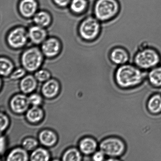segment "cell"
<instances>
[{
    "label": "cell",
    "mask_w": 161,
    "mask_h": 161,
    "mask_svg": "<svg viewBox=\"0 0 161 161\" xmlns=\"http://www.w3.org/2000/svg\"><path fill=\"white\" fill-rule=\"evenodd\" d=\"M97 147V142L91 137H86L81 140L79 143L80 150L83 154L90 155L96 152Z\"/></svg>",
    "instance_id": "5bb4252c"
},
{
    "label": "cell",
    "mask_w": 161,
    "mask_h": 161,
    "mask_svg": "<svg viewBox=\"0 0 161 161\" xmlns=\"http://www.w3.org/2000/svg\"><path fill=\"white\" fill-rule=\"evenodd\" d=\"M105 156V154L100 150L94 153L92 159L95 161H102L104 160Z\"/></svg>",
    "instance_id": "4dcf8cb0"
},
{
    "label": "cell",
    "mask_w": 161,
    "mask_h": 161,
    "mask_svg": "<svg viewBox=\"0 0 161 161\" xmlns=\"http://www.w3.org/2000/svg\"><path fill=\"white\" fill-rule=\"evenodd\" d=\"M109 57L113 64L119 66L127 63H132V56L129 50L121 46L113 47L110 50Z\"/></svg>",
    "instance_id": "52a82bcc"
},
{
    "label": "cell",
    "mask_w": 161,
    "mask_h": 161,
    "mask_svg": "<svg viewBox=\"0 0 161 161\" xmlns=\"http://www.w3.org/2000/svg\"><path fill=\"white\" fill-rule=\"evenodd\" d=\"M30 104L29 98L22 94L14 96L10 102L11 109L13 111L17 114L25 113L27 110Z\"/></svg>",
    "instance_id": "30bf717a"
},
{
    "label": "cell",
    "mask_w": 161,
    "mask_h": 161,
    "mask_svg": "<svg viewBox=\"0 0 161 161\" xmlns=\"http://www.w3.org/2000/svg\"><path fill=\"white\" fill-rule=\"evenodd\" d=\"M28 37V32L24 28L17 27L12 30L7 37L8 43L14 48H22L26 45Z\"/></svg>",
    "instance_id": "ba28073f"
},
{
    "label": "cell",
    "mask_w": 161,
    "mask_h": 161,
    "mask_svg": "<svg viewBox=\"0 0 161 161\" xmlns=\"http://www.w3.org/2000/svg\"><path fill=\"white\" fill-rule=\"evenodd\" d=\"M39 138L40 142L47 147L53 146L57 141L56 134L49 130L42 131L39 134Z\"/></svg>",
    "instance_id": "2e32d148"
},
{
    "label": "cell",
    "mask_w": 161,
    "mask_h": 161,
    "mask_svg": "<svg viewBox=\"0 0 161 161\" xmlns=\"http://www.w3.org/2000/svg\"><path fill=\"white\" fill-rule=\"evenodd\" d=\"M102 23L94 16L88 17L80 23L79 31L80 37L88 42H94L100 35Z\"/></svg>",
    "instance_id": "277c9868"
},
{
    "label": "cell",
    "mask_w": 161,
    "mask_h": 161,
    "mask_svg": "<svg viewBox=\"0 0 161 161\" xmlns=\"http://www.w3.org/2000/svg\"><path fill=\"white\" fill-rule=\"evenodd\" d=\"M132 63L143 70L161 64V51L153 46L144 45L138 47L132 58Z\"/></svg>",
    "instance_id": "7a4b0ae2"
},
{
    "label": "cell",
    "mask_w": 161,
    "mask_h": 161,
    "mask_svg": "<svg viewBox=\"0 0 161 161\" xmlns=\"http://www.w3.org/2000/svg\"><path fill=\"white\" fill-rule=\"evenodd\" d=\"M118 0H96L93 8L94 16L102 23L113 19L120 12Z\"/></svg>",
    "instance_id": "3957f363"
},
{
    "label": "cell",
    "mask_w": 161,
    "mask_h": 161,
    "mask_svg": "<svg viewBox=\"0 0 161 161\" xmlns=\"http://www.w3.org/2000/svg\"><path fill=\"white\" fill-rule=\"evenodd\" d=\"M71 0H53L54 3L60 7H64L70 3Z\"/></svg>",
    "instance_id": "1f68e13d"
},
{
    "label": "cell",
    "mask_w": 161,
    "mask_h": 161,
    "mask_svg": "<svg viewBox=\"0 0 161 161\" xmlns=\"http://www.w3.org/2000/svg\"><path fill=\"white\" fill-rule=\"evenodd\" d=\"M9 124L8 118L4 114H1V130L4 131L7 128Z\"/></svg>",
    "instance_id": "f546056e"
},
{
    "label": "cell",
    "mask_w": 161,
    "mask_h": 161,
    "mask_svg": "<svg viewBox=\"0 0 161 161\" xmlns=\"http://www.w3.org/2000/svg\"><path fill=\"white\" fill-rule=\"evenodd\" d=\"M86 0H72L70 3V8L76 14H81L85 12L88 7Z\"/></svg>",
    "instance_id": "cb8c5ba5"
},
{
    "label": "cell",
    "mask_w": 161,
    "mask_h": 161,
    "mask_svg": "<svg viewBox=\"0 0 161 161\" xmlns=\"http://www.w3.org/2000/svg\"><path fill=\"white\" fill-rule=\"evenodd\" d=\"M12 61L7 58L1 57L0 60V72L3 76H7L11 75L14 69Z\"/></svg>",
    "instance_id": "603a6c76"
},
{
    "label": "cell",
    "mask_w": 161,
    "mask_h": 161,
    "mask_svg": "<svg viewBox=\"0 0 161 161\" xmlns=\"http://www.w3.org/2000/svg\"><path fill=\"white\" fill-rule=\"evenodd\" d=\"M146 73L143 70L131 63L118 66L114 72L117 84L124 88L139 85L144 79Z\"/></svg>",
    "instance_id": "6da1fadb"
},
{
    "label": "cell",
    "mask_w": 161,
    "mask_h": 161,
    "mask_svg": "<svg viewBox=\"0 0 161 161\" xmlns=\"http://www.w3.org/2000/svg\"><path fill=\"white\" fill-rule=\"evenodd\" d=\"M31 160L33 161H47L49 160V153L43 148H36L31 156Z\"/></svg>",
    "instance_id": "7402d4cb"
},
{
    "label": "cell",
    "mask_w": 161,
    "mask_h": 161,
    "mask_svg": "<svg viewBox=\"0 0 161 161\" xmlns=\"http://www.w3.org/2000/svg\"><path fill=\"white\" fill-rule=\"evenodd\" d=\"M99 149L105 156L110 157H119L125 151V146L124 142L116 137H109L101 142Z\"/></svg>",
    "instance_id": "8992f818"
},
{
    "label": "cell",
    "mask_w": 161,
    "mask_h": 161,
    "mask_svg": "<svg viewBox=\"0 0 161 161\" xmlns=\"http://www.w3.org/2000/svg\"><path fill=\"white\" fill-rule=\"evenodd\" d=\"M61 49V44L56 38H49L42 43V50L43 55L48 58H53L59 53Z\"/></svg>",
    "instance_id": "9c48e42d"
},
{
    "label": "cell",
    "mask_w": 161,
    "mask_h": 161,
    "mask_svg": "<svg viewBox=\"0 0 161 161\" xmlns=\"http://www.w3.org/2000/svg\"><path fill=\"white\" fill-rule=\"evenodd\" d=\"M38 144L37 140L33 138L25 139L22 143L24 149L27 151H34Z\"/></svg>",
    "instance_id": "484cf974"
},
{
    "label": "cell",
    "mask_w": 161,
    "mask_h": 161,
    "mask_svg": "<svg viewBox=\"0 0 161 161\" xmlns=\"http://www.w3.org/2000/svg\"><path fill=\"white\" fill-rule=\"evenodd\" d=\"M35 77L38 81L46 82L50 80V74L48 71L42 69L36 72L35 74Z\"/></svg>",
    "instance_id": "4316f807"
},
{
    "label": "cell",
    "mask_w": 161,
    "mask_h": 161,
    "mask_svg": "<svg viewBox=\"0 0 161 161\" xmlns=\"http://www.w3.org/2000/svg\"><path fill=\"white\" fill-rule=\"evenodd\" d=\"M37 80L35 77L32 75H28L24 77L20 82V90L25 94L32 92L37 86Z\"/></svg>",
    "instance_id": "9a60e30c"
},
{
    "label": "cell",
    "mask_w": 161,
    "mask_h": 161,
    "mask_svg": "<svg viewBox=\"0 0 161 161\" xmlns=\"http://www.w3.org/2000/svg\"><path fill=\"white\" fill-rule=\"evenodd\" d=\"M43 55L42 52L37 47H32L25 50L21 58L24 68L31 72L38 70L43 62Z\"/></svg>",
    "instance_id": "5b68a950"
},
{
    "label": "cell",
    "mask_w": 161,
    "mask_h": 161,
    "mask_svg": "<svg viewBox=\"0 0 161 161\" xmlns=\"http://www.w3.org/2000/svg\"><path fill=\"white\" fill-rule=\"evenodd\" d=\"M34 21L37 26L45 27L48 26L51 23V16L48 13L41 11L34 15Z\"/></svg>",
    "instance_id": "d6986e66"
},
{
    "label": "cell",
    "mask_w": 161,
    "mask_h": 161,
    "mask_svg": "<svg viewBox=\"0 0 161 161\" xmlns=\"http://www.w3.org/2000/svg\"><path fill=\"white\" fill-rule=\"evenodd\" d=\"M28 35L33 43L38 45L43 43L46 39L47 32L43 27L36 25L30 28Z\"/></svg>",
    "instance_id": "7c38bea8"
},
{
    "label": "cell",
    "mask_w": 161,
    "mask_h": 161,
    "mask_svg": "<svg viewBox=\"0 0 161 161\" xmlns=\"http://www.w3.org/2000/svg\"><path fill=\"white\" fill-rule=\"evenodd\" d=\"M26 74V70L24 69L19 68L13 72L10 75L12 79L17 80L23 78Z\"/></svg>",
    "instance_id": "f1b7e54d"
},
{
    "label": "cell",
    "mask_w": 161,
    "mask_h": 161,
    "mask_svg": "<svg viewBox=\"0 0 161 161\" xmlns=\"http://www.w3.org/2000/svg\"><path fill=\"white\" fill-rule=\"evenodd\" d=\"M5 147V140L4 137L1 136V153L4 152Z\"/></svg>",
    "instance_id": "d6a6232c"
},
{
    "label": "cell",
    "mask_w": 161,
    "mask_h": 161,
    "mask_svg": "<svg viewBox=\"0 0 161 161\" xmlns=\"http://www.w3.org/2000/svg\"><path fill=\"white\" fill-rule=\"evenodd\" d=\"M149 111L153 114H157L161 112V96L159 94L153 96L147 103Z\"/></svg>",
    "instance_id": "44dd1931"
},
{
    "label": "cell",
    "mask_w": 161,
    "mask_h": 161,
    "mask_svg": "<svg viewBox=\"0 0 161 161\" xmlns=\"http://www.w3.org/2000/svg\"><path fill=\"white\" fill-rule=\"evenodd\" d=\"M29 100L30 104L33 106H38L42 104V99L40 95L33 94L29 96Z\"/></svg>",
    "instance_id": "83f0119b"
},
{
    "label": "cell",
    "mask_w": 161,
    "mask_h": 161,
    "mask_svg": "<svg viewBox=\"0 0 161 161\" xmlns=\"http://www.w3.org/2000/svg\"><path fill=\"white\" fill-rule=\"evenodd\" d=\"M148 78L151 85L155 86H161V64L150 70Z\"/></svg>",
    "instance_id": "ffe728a7"
},
{
    "label": "cell",
    "mask_w": 161,
    "mask_h": 161,
    "mask_svg": "<svg viewBox=\"0 0 161 161\" xmlns=\"http://www.w3.org/2000/svg\"><path fill=\"white\" fill-rule=\"evenodd\" d=\"M81 159L82 156L80 152L75 148H71L68 150L63 157L64 161H80Z\"/></svg>",
    "instance_id": "d4e9b609"
},
{
    "label": "cell",
    "mask_w": 161,
    "mask_h": 161,
    "mask_svg": "<svg viewBox=\"0 0 161 161\" xmlns=\"http://www.w3.org/2000/svg\"><path fill=\"white\" fill-rule=\"evenodd\" d=\"M44 116L43 110L38 106H33L27 112L26 117L31 123H37L40 121Z\"/></svg>",
    "instance_id": "ac0fdd59"
},
{
    "label": "cell",
    "mask_w": 161,
    "mask_h": 161,
    "mask_svg": "<svg viewBox=\"0 0 161 161\" xmlns=\"http://www.w3.org/2000/svg\"><path fill=\"white\" fill-rule=\"evenodd\" d=\"M38 4L36 0H21L19 4V11L23 17H30L35 15Z\"/></svg>",
    "instance_id": "8fae6325"
},
{
    "label": "cell",
    "mask_w": 161,
    "mask_h": 161,
    "mask_svg": "<svg viewBox=\"0 0 161 161\" xmlns=\"http://www.w3.org/2000/svg\"><path fill=\"white\" fill-rule=\"evenodd\" d=\"M59 87V83L56 80H49L45 82L42 86V94L46 97L52 98L57 95Z\"/></svg>",
    "instance_id": "4fadbf2b"
},
{
    "label": "cell",
    "mask_w": 161,
    "mask_h": 161,
    "mask_svg": "<svg viewBox=\"0 0 161 161\" xmlns=\"http://www.w3.org/2000/svg\"><path fill=\"white\" fill-rule=\"evenodd\" d=\"M26 150L24 148H17L12 150L7 156V160L9 161H26L28 156Z\"/></svg>",
    "instance_id": "e0dca14e"
}]
</instances>
